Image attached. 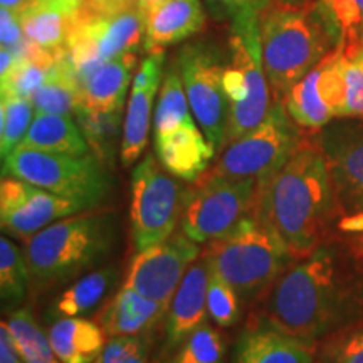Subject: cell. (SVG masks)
Returning a JSON list of instances; mask_svg holds the SVG:
<instances>
[{"instance_id": "1", "label": "cell", "mask_w": 363, "mask_h": 363, "mask_svg": "<svg viewBox=\"0 0 363 363\" xmlns=\"http://www.w3.org/2000/svg\"><path fill=\"white\" fill-rule=\"evenodd\" d=\"M338 211L318 140H301L291 158L259 184L254 216L283 239L294 259H303L320 247Z\"/></svg>"}, {"instance_id": "2", "label": "cell", "mask_w": 363, "mask_h": 363, "mask_svg": "<svg viewBox=\"0 0 363 363\" xmlns=\"http://www.w3.org/2000/svg\"><path fill=\"white\" fill-rule=\"evenodd\" d=\"M347 298L337 254L318 247L279 276L267 293L262 318L284 333L313 343L337 325Z\"/></svg>"}, {"instance_id": "3", "label": "cell", "mask_w": 363, "mask_h": 363, "mask_svg": "<svg viewBox=\"0 0 363 363\" xmlns=\"http://www.w3.org/2000/svg\"><path fill=\"white\" fill-rule=\"evenodd\" d=\"M116 238V217L111 214L79 212L56 220L26 242L30 281L56 284L78 278L110 256Z\"/></svg>"}, {"instance_id": "4", "label": "cell", "mask_w": 363, "mask_h": 363, "mask_svg": "<svg viewBox=\"0 0 363 363\" xmlns=\"http://www.w3.org/2000/svg\"><path fill=\"white\" fill-rule=\"evenodd\" d=\"M262 65L272 99L286 96L335 45L313 2L301 7L269 6L259 17Z\"/></svg>"}, {"instance_id": "5", "label": "cell", "mask_w": 363, "mask_h": 363, "mask_svg": "<svg viewBox=\"0 0 363 363\" xmlns=\"http://www.w3.org/2000/svg\"><path fill=\"white\" fill-rule=\"evenodd\" d=\"M202 261L240 298L252 299L269 291L294 257L271 227L251 216L229 234L208 240Z\"/></svg>"}, {"instance_id": "6", "label": "cell", "mask_w": 363, "mask_h": 363, "mask_svg": "<svg viewBox=\"0 0 363 363\" xmlns=\"http://www.w3.org/2000/svg\"><path fill=\"white\" fill-rule=\"evenodd\" d=\"M2 175L17 177L49 192L83 201L91 207L104 201L113 187L108 167L94 153L74 157L17 147L4 158Z\"/></svg>"}, {"instance_id": "7", "label": "cell", "mask_w": 363, "mask_h": 363, "mask_svg": "<svg viewBox=\"0 0 363 363\" xmlns=\"http://www.w3.org/2000/svg\"><path fill=\"white\" fill-rule=\"evenodd\" d=\"M259 184L251 179H229L206 172L187 190L182 230L197 244L219 239L254 216Z\"/></svg>"}, {"instance_id": "8", "label": "cell", "mask_w": 363, "mask_h": 363, "mask_svg": "<svg viewBox=\"0 0 363 363\" xmlns=\"http://www.w3.org/2000/svg\"><path fill=\"white\" fill-rule=\"evenodd\" d=\"M294 121L281 99H272L264 120L256 128L224 147V152L208 174L229 179H251L257 184L269 179L291 158L299 138Z\"/></svg>"}, {"instance_id": "9", "label": "cell", "mask_w": 363, "mask_h": 363, "mask_svg": "<svg viewBox=\"0 0 363 363\" xmlns=\"http://www.w3.org/2000/svg\"><path fill=\"white\" fill-rule=\"evenodd\" d=\"M187 190L153 155H147L131 174V233L136 251L163 242L175 234L184 214Z\"/></svg>"}, {"instance_id": "10", "label": "cell", "mask_w": 363, "mask_h": 363, "mask_svg": "<svg viewBox=\"0 0 363 363\" xmlns=\"http://www.w3.org/2000/svg\"><path fill=\"white\" fill-rule=\"evenodd\" d=\"M225 66L219 49L207 43L187 44L177 54V69L184 81L190 110L216 150L222 148L229 121V99L224 91Z\"/></svg>"}, {"instance_id": "11", "label": "cell", "mask_w": 363, "mask_h": 363, "mask_svg": "<svg viewBox=\"0 0 363 363\" xmlns=\"http://www.w3.org/2000/svg\"><path fill=\"white\" fill-rule=\"evenodd\" d=\"M89 208L93 207L83 201L49 192L17 177L2 175L0 224L9 235L24 242L56 220Z\"/></svg>"}, {"instance_id": "12", "label": "cell", "mask_w": 363, "mask_h": 363, "mask_svg": "<svg viewBox=\"0 0 363 363\" xmlns=\"http://www.w3.org/2000/svg\"><path fill=\"white\" fill-rule=\"evenodd\" d=\"M201 254L197 242L185 234H172L163 242L143 249L131 261L125 286L170 306L185 272Z\"/></svg>"}, {"instance_id": "13", "label": "cell", "mask_w": 363, "mask_h": 363, "mask_svg": "<svg viewBox=\"0 0 363 363\" xmlns=\"http://www.w3.org/2000/svg\"><path fill=\"white\" fill-rule=\"evenodd\" d=\"M326 158L340 211L363 212V121L326 125L318 138Z\"/></svg>"}, {"instance_id": "14", "label": "cell", "mask_w": 363, "mask_h": 363, "mask_svg": "<svg viewBox=\"0 0 363 363\" xmlns=\"http://www.w3.org/2000/svg\"><path fill=\"white\" fill-rule=\"evenodd\" d=\"M163 52L148 54L136 72L123 123V142L120 158L123 167H131L147 148L153 99L163 79Z\"/></svg>"}, {"instance_id": "15", "label": "cell", "mask_w": 363, "mask_h": 363, "mask_svg": "<svg viewBox=\"0 0 363 363\" xmlns=\"http://www.w3.org/2000/svg\"><path fill=\"white\" fill-rule=\"evenodd\" d=\"M311 342L284 333L264 318H254L240 333L233 363H315Z\"/></svg>"}, {"instance_id": "16", "label": "cell", "mask_w": 363, "mask_h": 363, "mask_svg": "<svg viewBox=\"0 0 363 363\" xmlns=\"http://www.w3.org/2000/svg\"><path fill=\"white\" fill-rule=\"evenodd\" d=\"M211 271L206 262H194L172 298L167 316V348L174 350L207 320V289Z\"/></svg>"}, {"instance_id": "17", "label": "cell", "mask_w": 363, "mask_h": 363, "mask_svg": "<svg viewBox=\"0 0 363 363\" xmlns=\"http://www.w3.org/2000/svg\"><path fill=\"white\" fill-rule=\"evenodd\" d=\"M155 153L162 167L177 179L197 182L208 170L216 148L195 120L165 138L155 140Z\"/></svg>"}, {"instance_id": "18", "label": "cell", "mask_w": 363, "mask_h": 363, "mask_svg": "<svg viewBox=\"0 0 363 363\" xmlns=\"http://www.w3.org/2000/svg\"><path fill=\"white\" fill-rule=\"evenodd\" d=\"M169 311V306L123 286L103 308L99 325L108 337L147 335Z\"/></svg>"}, {"instance_id": "19", "label": "cell", "mask_w": 363, "mask_h": 363, "mask_svg": "<svg viewBox=\"0 0 363 363\" xmlns=\"http://www.w3.org/2000/svg\"><path fill=\"white\" fill-rule=\"evenodd\" d=\"M203 22L206 12L201 0H169L148 17L143 49L148 54L163 52L167 45L197 34Z\"/></svg>"}, {"instance_id": "20", "label": "cell", "mask_w": 363, "mask_h": 363, "mask_svg": "<svg viewBox=\"0 0 363 363\" xmlns=\"http://www.w3.org/2000/svg\"><path fill=\"white\" fill-rule=\"evenodd\" d=\"M49 340L62 363H94L106 347V331L94 320L81 316L57 318Z\"/></svg>"}, {"instance_id": "21", "label": "cell", "mask_w": 363, "mask_h": 363, "mask_svg": "<svg viewBox=\"0 0 363 363\" xmlns=\"http://www.w3.org/2000/svg\"><path fill=\"white\" fill-rule=\"evenodd\" d=\"M136 52H125L106 61L81 86V103L98 111L121 110L136 67Z\"/></svg>"}, {"instance_id": "22", "label": "cell", "mask_w": 363, "mask_h": 363, "mask_svg": "<svg viewBox=\"0 0 363 363\" xmlns=\"http://www.w3.org/2000/svg\"><path fill=\"white\" fill-rule=\"evenodd\" d=\"M19 147L74 157L91 153L83 131L78 123H74L71 115H54V113L39 111H35L30 128Z\"/></svg>"}, {"instance_id": "23", "label": "cell", "mask_w": 363, "mask_h": 363, "mask_svg": "<svg viewBox=\"0 0 363 363\" xmlns=\"http://www.w3.org/2000/svg\"><path fill=\"white\" fill-rule=\"evenodd\" d=\"M283 104L299 128L320 131L333 120V113L320 91V62L286 93Z\"/></svg>"}, {"instance_id": "24", "label": "cell", "mask_w": 363, "mask_h": 363, "mask_svg": "<svg viewBox=\"0 0 363 363\" xmlns=\"http://www.w3.org/2000/svg\"><path fill=\"white\" fill-rule=\"evenodd\" d=\"M86 143L103 165L111 167L116 153L121 152V110L98 111L79 104L74 111Z\"/></svg>"}, {"instance_id": "25", "label": "cell", "mask_w": 363, "mask_h": 363, "mask_svg": "<svg viewBox=\"0 0 363 363\" xmlns=\"http://www.w3.org/2000/svg\"><path fill=\"white\" fill-rule=\"evenodd\" d=\"M69 17L71 13H67L65 9L56 6L51 0H33L21 12L26 38L49 51H59L66 48Z\"/></svg>"}, {"instance_id": "26", "label": "cell", "mask_w": 363, "mask_h": 363, "mask_svg": "<svg viewBox=\"0 0 363 363\" xmlns=\"http://www.w3.org/2000/svg\"><path fill=\"white\" fill-rule=\"evenodd\" d=\"M118 279V267L106 266L83 276L71 288L59 294L52 313L57 318L83 316L93 311L110 293Z\"/></svg>"}, {"instance_id": "27", "label": "cell", "mask_w": 363, "mask_h": 363, "mask_svg": "<svg viewBox=\"0 0 363 363\" xmlns=\"http://www.w3.org/2000/svg\"><path fill=\"white\" fill-rule=\"evenodd\" d=\"M190 104L187 93H185L184 81L177 66H172L169 71L163 74L160 84V94H158V103L153 118V133L155 140L165 138L174 133L184 125L194 121L195 118L190 113Z\"/></svg>"}, {"instance_id": "28", "label": "cell", "mask_w": 363, "mask_h": 363, "mask_svg": "<svg viewBox=\"0 0 363 363\" xmlns=\"http://www.w3.org/2000/svg\"><path fill=\"white\" fill-rule=\"evenodd\" d=\"M313 9L335 48L360 43L363 0H315Z\"/></svg>"}, {"instance_id": "29", "label": "cell", "mask_w": 363, "mask_h": 363, "mask_svg": "<svg viewBox=\"0 0 363 363\" xmlns=\"http://www.w3.org/2000/svg\"><path fill=\"white\" fill-rule=\"evenodd\" d=\"M13 347L26 363H62L29 310L13 311L6 321Z\"/></svg>"}, {"instance_id": "30", "label": "cell", "mask_w": 363, "mask_h": 363, "mask_svg": "<svg viewBox=\"0 0 363 363\" xmlns=\"http://www.w3.org/2000/svg\"><path fill=\"white\" fill-rule=\"evenodd\" d=\"M30 283V272L24 252L11 239H0V298L2 310L12 311L21 305Z\"/></svg>"}, {"instance_id": "31", "label": "cell", "mask_w": 363, "mask_h": 363, "mask_svg": "<svg viewBox=\"0 0 363 363\" xmlns=\"http://www.w3.org/2000/svg\"><path fill=\"white\" fill-rule=\"evenodd\" d=\"M34 104L29 98L2 94L0 101V155L7 158L24 140L33 123Z\"/></svg>"}, {"instance_id": "32", "label": "cell", "mask_w": 363, "mask_h": 363, "mask_svg": "<svg viewBox=\"0 0 363 363\" xmlns=\"http://www.w3.org/2000/svg\"><path fill=\"white\" fill-rule=\"evenodd\" d=\"M225 342L220 333L203 323L182 342L167 363H224Z\"/></svg>"}, {"instance_id": "33", "label": "cell", "mask_w": 363, "mask_h": 363, "mask_svg": "<svg viewBox=\"0 0 363 363\" xmlns=\"http://www.w3.org/2000/svg\"><path fill=\"white\" fill-rule=\"evenodd\" d=\"M345 104L342 118L363 120V45L360 43L342 48Z\"/></svg>"}, {"instance_id": "34", "label": "cell", "mask_w": 363, "mask_h": 363, "mask_svg": "<svg viewBox=\"0 0 363 363\" xmlns=\"http://www.w3.org/2000/svg\"><path fill=\"white\" fill-rule=\"evenodd\" d=\"M239 293L224 279L211 274L207 289L208 316L219 326H233L239 320Z\"/></svg>"}, {"instance_id": "35", "label": "cell", "mask_w": 363, "mask_h": 363, "mask_svg": "<svg viewBox=\"0 0 363 363\" xmlns=\"http://www.w3.org/2000/svg\"><path fill=\"white\" fill-rule=\"evenodd\" d=\"M19 56V54H17ZM49 69H44L29 61L27 57L19 56L16 67L6 79H2V94H12V96L33 98L34 93L48 79Z\"/></svg>"}, {"instance_id": "36", "label": "cell", "mask_w": 363, "mask_h": 363, "mask_svg": "<svg viewBox=\"0 0 363 363\" xmlns=\"http://www.w3.org/2000/svg\"><path fill=\"white\" fill-rule=\"evenodd\" d=\"M150 335L110 337L106 347L94 363H148Z\"/></svg>"}, {"instance_id": "37", "label": "cell", "mask_w": 363, "mask_h": 363, "mask_svg": "<svg viewBox=\"0 0 363 363\" xmlns=\"http://www.w3.org/2000/svg\"><path fill=\"white\" fill-rule=\"evenodd\" d=\"M325 363H363V328L328 343L323 353Z\"/></svg>"}, {"instance_id": "38", "label": "cell", "mask_w": 363, "mask_h": 363, "mask_svg": "<svg viewBox=\"0 0 363 363\" xmlns=\"http://www.w3.org/2000/svg\"><path fill=\"white\" fill-rule=\"evenodd\" d=\"M272 0H207L208 11L217 19H230L244 16V13H257L261 16Z\"/></svg>"}, {"instance_id": "39", "label": "cell", "mask_w": 363, "mask_h": 363, "mask_svg": "<svg viewBox=\"0 0 363 363\" xmlns=\"http://www.w3.org/2000/svg\"><path fill=\"white\" fill-rule=\"evenodd\" d=\"M136 9L135 0H83L72 16L84 19H106Z\"/></svg>"}, {"instance_id": "40", "label": "cell", "mask_w": 363, "mask_h": 363, "mask_svg": "<svg viewBox=\"0 0 363 363\" xmlns=\"http://www.w3.org/2000/svg\"><path fill=\"white\" fill-rule=\"evenodd\" d=\"M24 27H22L21 16L16 12L0 9V40L2 48H16L24 40Z\"/></svg>"}, {"instance_id": "41", "label": "cell", "mask_w": 363, "mask_h": 363, "mask_svg": "<svg viewBox=\"0 0 363 363\" xmlns=\"http://www.w3.org/2000/svg\"><path fill=\"white\" fill-rule=\"evenodd\" d=\"M0 363H26L13 347L6 321H2L0 325Z\"/></svg>"}, {"instance_id": "42", "label": "cell", "mask_w": 363, "mask_h": 363, "mask_svg": "<svg viewBox=\"0 0 363 363\" xmlns=\"http://www.w3.org/2000/svg\"><path fill=\"white\" fill-rule=\"evenodd\" d=\"M340 229H342L343 233L360 234L363 242V212H360V214L343 216L342 220H340Z\"/></svg>"}, {"instance_id": "43", "label": "cell", "mask_w": 363, "mask_h": 363, "mask_svg": "<svg viewBox=\"0 0 363 363\" xmlns=\"http://www.w3.org/2000/svg\"><path fill=\"white\" fill-rule=\"evenodd\" d=\"M169 2V0H135V6L142 12V16L148 21V17L157 11L158 7H162L163 4Z\"/></svg>"}, {"instance_id": "44", "label": "cell", "mask_w": 363, "mask_h": 363, "mask_svg": "<svg viewBox=\"0 0 363 363\" xmlns=\"http://www.w3.org/2000/svg\"><path fill=\"white\" fill-rule=\"evenodd\" d=\"M33 0H0V9H7V11L19 13L29 6Z\"/></svg>"}, {"instance_id": "45", "label": "cell", "mask_w": 363, "mask_h": 363, "mask_svg": "<svg viewBox=\"0 0 363 363\" xmlns=\"http://www.w3.org/2000/svg\"><path fill=\"white\" fill-rule=\"evenodd\" d=\"M274 6H284V7H301L308 6V4L315 2V0H272Z\"/></svg>"}, {"instance_id": "46", "label": "cell", "mask_w": 363, "mask_h": 363, "mask_svg": "<svg viewBox=\"0 0 363 363\" xmlns=\"http://www.w3.org/2000/svg\"><path fill=\"white\" fill-rule=\"evenodd\" d=\"M360 44L363 45V27H362V33H360Z\"/></svg>"}]
</instances>
